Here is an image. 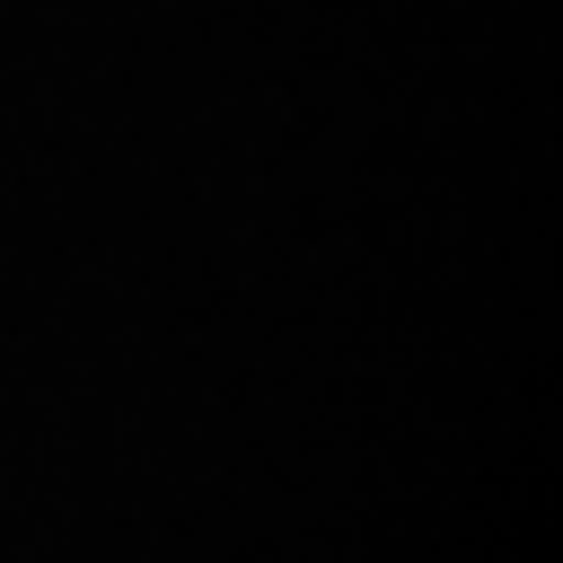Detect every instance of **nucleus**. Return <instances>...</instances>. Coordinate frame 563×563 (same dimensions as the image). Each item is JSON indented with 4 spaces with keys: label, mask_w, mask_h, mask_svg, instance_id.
I'll return each instance as SVG.
<instances>
[]
</instances>
